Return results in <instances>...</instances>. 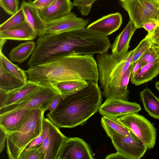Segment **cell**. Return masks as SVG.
Returning <instances> with one entry per match:
<instances>
[{"mask_svg":"<svg viewBox=\"0 0 159 159\" xmlns=\"http://www.w3.org/2000/svg\"><path fill=\"white\" fill-rule=\"evenodd\" d=\"M89 21L78 17L73 12L46 23L45 34H58L86 28Z\"/></svg>","mask_w":159,"mask_h":159,"instance_id":"11","label":"cell"},{"mask_svg":"<svg viewBox=\"0 0 159 159\" xmlns=\"http://www.w3.org/2000/svg\"><path fill=\"white\" fill-rule=\"evenodd\" d=\"M122 23V16L120 13L117 12L103 16L86 27L107 36L118 30Z\"/></svg>","mask_w":159,"mask_h":159,"instance_id":"13","label":"cell"},{"mask_svg":"<svg viewBox=\"0 0 159 159\" xmlns=\"http://www.w3.org/2000/svg\"><path fill=\"white\" fill-rule=\"evenodd\" d=\"M42 132L43 143L38 150L44 154V159H57L61 147L68 137L48 118H43Z\"/></svg>","mask_w":159,"mask_h":159,"instance_id":"8","label":"cell"},{"mask_svg":"<svg viewBox=\"0 0 159 159\" xmlns=\"http://www.w3.org/2000/svg\"><path fill=\"white\" fill-rule=\"evenodd\" d=\"M36 46L35 42L31 40L21 43L12 49L9 54V58L12 62L21 63L32 54Z\"/></svg>","mask_w":159,"mask_h":159,"instance_id":"23","label":"cell"},{"mask_svg":"<svg viewBox=\"0 0 159 159\" xmlns=\"http://www.w3.org/2000/svg\"><path fill=\"white\" fill-rule=\"evenodd\" d=\"M44 155L38 149L23 151L18 159H44Z\"/></svg>","mask_w":159,"mask_h":159,"instance_id":"32","label":"cell"},{"mask_svg":"<svg viewBox=\"0 0 159 159\" xmlns=\"http://www.w3.org/2000/svg\"><path fill=\"white\" fill-rule=\"evenodd\" d=\"M159 74V59L142 66L138 73L130 78L131 82L138 86L148 82Z\"/></svg>","mask_w":159,"mask_h":159,"instance_id":"21","label":"cell"},{"mask_svg":"<svg viewBox=\"0 0 159 159\" xmlns=\"http://www.w3.org/2000/svg\"><path fill=\"white\" fill-rule=\"evenodd\" d=\"M101 122L107 135L111 139L115 134L126 136L135 134L118 120V117L102 116Z\"/></svg>","mask_w":159,"mask_h":159,"instance_id":"19","label":"cell"},{"mask_svg":"<svg viewBox=\"0 0 159 159\" xmlns=\"http://www.w3.org/2000/svg\"><path fill=\"white\" fill-rule=\"evenodd\" d=\"M0 51H2V47L7 41V39H0Z\"/></svg>","mask_w":159,"mask_h":159,"instance_id":"42","label":"cell"},{"mask_svg":"<svg viewBox=\"0 0 159 159\" xmlns=\"http://www.w3.org/2000/svg\"><path fill=\"white\" fill-rule=\"evenodd\" d=\"M157 22L158 23V25H159V12L158 13L157 16Z\"/></svg>","mask_w":159,"mask_h":159,"instance_id":"45","label":"cell"},{"mask_svg":"<svg viewBox=\"0 0 159 159\" xmlns=\"http://www.w3.org/2000/svg\"><path fill=\"white\" fill-rule=\"evenodd\" d=\"M54 0H35L32 1V3L39 10H43L48 7Z\"/></svg>","mask_w":159,"mask_h":159,"instance_id":"36","label":"cell"},{"mask_svg":"<svg viewBox=\"0 0 159 159\" xmlns=\"http://www.w3.org/2000/svg\"><path fill=\"white\" fill-rule=\"evenodd\" d=\"M155 47L159 56V45H157L155 44Z\"/></svg>","mask_w":159,"mask_h":159,"instance_id":"44","label":"cell"},{"mask_svg":"<svg viewBox=\"0 0 159 159\" xmlns=\"http://www.w3.org/2000/svg\"><path fill=\"white\" fill-rule=\"evenodd\" d=\"M45 112L39 109L30 110L19 130L6 134L7 152L9 159H18L26 146L40 135Z\"/></svg>","mask_w":159,"mask_h":159,"instance_id":"4","label":"cell"},{"mask_svg":"<svg viewBox=\"0 0 159 159\" xmlns=\"http://www.w3.org/2000/svg\"><path fill=\"white\" fill-rule=\"evenodd\" d=\"M7 141L6 134L2 129L0 127V153L3 150L5 145L6 141Z\"/></svg>","mask_w":159,"mask_h":159,"instance_id":"40","label":"cell"},{"mask_svg":"<svg viewBox=\"0 0 159 159\" xmlns=\"http://www.w3.org/2000/svg\"><path fill=\"white\" fill-rule=\"evenodd\" d=\"M105 159H129V158L126 155L118 152L107 155Z\"/></svg>","mask_w":159,"mask_h":159,"instance_id":"39","label":"cell"},{"mask_svg":"<svg viewBox=\"0 0 159 159\" xmlns=\"http://www.w3.org/2000/svg\"><path fill=\"white\" fill-rule=\"evenodd\" d=\"M43 141V134L42 131L40 135L30 142L26 146L23 151H25L29 150L38 149L42 146Z\"/></svg>","mask_w":159,"mask_h":159,"instance_id":"34","label":"cell"},{"mask_svg":"<svg viewBox=\"0 0 159 159\" xmlns=\"http://www.w3.org/2000/svg\"><path fill=\"white\" fill-rule=\"evenodd\" d=\"M120 1H123L125 0H119Z\"/></svg>","mask_w":159,"mask_h":159,"instance_id":"46","label":"cell"},{"mask_svg":"<svg viewBox=\"0 0 159 159\" xmlns=\"http://www.w3.org/2000/svg\"><path fill=\"white\" fill-rule=\"evenodd\" d=\"M30 110H20L0 116V127L6 134L19 130L23 125Z\"/></svg>","mask_w":159,"mask_h":159,"instance_id":"17","label":"cell"},{"mask_svg":"<svg viewBox=\"0 0 159 159\" xmlns=\"http://www.w3.org/2000/svg\"><path fill=\"white\" fill-rule=\"evenodd\" d=\"M131 73V65L124 74L121 82L122 89L126 101L129 100V91L128 89V85L130 78Z\"/></svg>","mask_w":159,"mask_h":159,"instance_id":"33","label":"cell"},{"mask_svg":"<svg viewBox=\"0 0 159 159\" xmlns=\"http://www.w3.org/2000/svg\"><path fill=\"white\" fill-rule=\"evenodd\" d=\"M98 0H74V6L76 7L83 16H87L89 13L92 5Z\"/></svg>","mask_w":159,"mask_h":159,"instance_id":"29","label":"cell"},{"mask_svg":"<svg viewBox=\"0 0 159 159\" xmlns=\"http://www.w3.org/2000/svg\"><path fill=\"white\" fill-rule=\"evenodd\" d=\"M155 85L156 89L159 91V81L156 82Z\"/></svg>","mask_w":159,"mask_h":159,"instance_id":"43","label":"cell"},{"mask_svg":"<svg viewBox=\"0 0 159 159\" xmlns=\"http://www.w3.org/2000/svg\"><path fill=\"white\" fill-rule=\"evenodd\" d=\"M144 108L148 114L159 120V99L149 89H144L139 94Z\"/></svg>","mask_w":159,"mask_h":159,"instance_id":"22","label":"cell"},{"mask_svg":"<svg viewBox=\"0 0 159 159\" xmlns=\"http://www.w3.org/2000/svg\"><path fill=\"white\" fill-rule=\"evenodd\" d=\"M145 37L149 39L155 44L159 45V25L153 31L148 33Z\"/></svg>","mask_w":159,"mask_h":159,"instance_id":"35","label":"cell"},{"mask_svg":"<svg viewBox=\"0 0 159 159\" xmlns=\"http://www.w3.org/2000/svg\"><path fill=\"white\" fill-rule=\"evenodd\" d=\"M157 0V2H158V3H159V0Z\"/></svg>","mask_w":159,"mask_h":159,"instance_id":"47","label":"cell"},{"mask_svg":"<svg viewBox=\"0 0 159 159\" xmlns=\"http://www.w3.org/2000/svg\"><path fill=\"white\" fill-rule=\"evenodd\" d=\"M120 4L137 29L143 28L148 22H157L159 3L157 0H125Z\"/></svg>","mask_w":159,"mask_h":159,"instance_id":"6","label":"cell"},{"mask_svg":"<svg viewBox=\"0 0 159 159\" xmlns=\"http://www.w3.org/2000/svg\"><path fill=\"white\" fill-rule=\"evenodd\" d=\"M133 54L132 50L121 58L116 57L107 52L97 54L98 80L102 95L106 99L118 98L126 100L122 89L121 82L132 62Z\"/></svg>","mask_w":159,"mask_h":159,"instance_id":"3","label":"cell"},{"mask_svg":"<svg viewBox=\"0 0 159 159\" xmlns=\"http://www.w3.org/2000/svg\"><path fill=\"white\" fill-rule=\"evenodd\" d=\"M111 139L117 151L126 155L129 159H140L148 149L146 146L135 134L131 136H126L115 134Z\"/></svg>","mask_w":159,"mask_h":159,"instance_id":"9","label":"cell"},{"mask_svg":"<svg viewBox=\"0 0 159 159\" xmlns=\"http://www.w3.org/2000/svg\"><path fill=\"white\" fill-rule=\"evenodd\" d=\"M158 25L157 22L150 21L145 23L143 25V28L148 33L153 31Z\"/></svg>","mask_w":159,"mask_h":159,"instance_id":"41","label":"cell"},{"mask_svg":"<svg viewBox=\"0 0 159 159\" xmlns=\"http://www.w3.org/2000/svg\"><path fill=\"white\" fill-rule=\"evenodd\" d=\"M59 93L51 86L39 84L21 101L0 108V116L22 109H39L45 112L52 101Z\"/></svg>","mask_w":159,"mask_h":159,"instance_id":"5","label":"cell"},{"mask_svg":"<svg viewBox=\"0 0 159 159\" xmlns=\"http://www.w3.org/2000/svg\"><path fill=\"white\" fill-rule=\"evenodd\" d=\"M141 110L140 105L136 102L111 98L106 99L98 111L102 116L119 117L131 113H138Z\"/></svg>","mask_w":159,"mask_h":159,"instance_id":"12","label":"cell"},{"mask_svg":"<svg viewBox=\"0 0 159 159\" xmlns=\"http://www.w3.org/2000/svg\"><path fill=\"white\" fill-rule=\"evenodd\" d=\"M18 0H0V7L9 15H12L18 10Z\"/></svg>","mask_w":159,"mask_h":159,"instance_id":"31","label":"cell"},{"mask_svg":"<svg viewBox=\"0 0 159 159\" xmlns=\"http://www.w3.org/2000/svg\"><path fill=\"white\" fill-rule=\"evenodd\" d=\"M141 59V57L135 61L131 63L130 78L134 77L141 69L142 67Z\"/></svg>","mask_w":159,"mask_h":159,"instance_id":"37","label":"cell"},{"mask_svg":"<svg viewBox=\"0 0 159 159\" xmlns=\"http://www.w3.org/2000/svg\"><path fill=\"white\" fill-rule=\"evenodd\" d=\"M118 119L139 139L148 149L154 148L156 139V130L153 125L148 119L138 113L123 115Z\"/></svg>","mask_w":159,"mask_h":159,"instance_id":"7","label":"cell"},{"mask_svg":"<svg viewBox=\"0 0 159 159\" xmlns=\"http://www.w3.org/2000/svg\"><path fill=\"white\" fill-rule=\"evenodd\" d=\"M153 43L149 39L145 37L134 50L133 61L134 62L141 57L151 47Z\"/></svg>","mask_w":159,"mask_h":159,"instance_id":"28","label":"cell"},{"mask_svg":"<svg viewBox=\"0 0 159 159\" xmlns=\"http://www.w3.org/2000/svg\"><path fill=\"white\" fill-rule=\"evenodd\" d=\"M137 29L130 20L111 45V54L113 56L117 58H121L125 55L128 52L131 38Z\"/></svg>","mask_w":159,"mask_h":159,"instance_id":"15","label":"cell"},{"mask_svg":"<svg viewBox=\"0 0 159 159\" xmlns=\"http://www.w3.org/2000/svg\"><path fill=\"white\" fill-rule=\"evenodd\" d=\"M39 84L29 80L22 87L6 93L5 100L1 107L18 102L31 93Z\"/></svg>","mask_w":159,"mask_h":159,"instance_id":"20","label":"cell"},{"mask_svg":"<svg viewBox=\"0 0 159 159\" xmlns=\"http://www.w3.org/2000/svg\"><path fill=\"white\" fill-rule=\"evenodd\" d=\"M25 83L7 71L0 65V90L8 93L22 87Z\"/></svg>","mask_w":159,"mask_h":159,"instance_id":"25","label":"cell"},{"mask_svg":"<svg viewBox=\"0 0 159 159\" xmlns=\"http://www.w3.org/2000/svg\"><path fill=\"white\" fill-rule=\"evenodd\" d=\"M0 63L3 68L7 71L20 80L26 82L28 77L25 71L13 64L0 51Z\"/></svg>","mask_w":159,"mask_h":159,"instance_id":"26","label":"cell"},{"mask_svg":"<svg viewBox=\"0 0 159 159\" xmlns=\"http://www.w3.org/2000/svg\"><path fill=\"white\" fill-rule=\"evenodd\" d=\"M62 99L61 96L59 93L52 101L47 107V110L49 111L50 112L54 111L58 106Z\"/></svg>","mask_w":159,"mask_h":159,"instance_id":"38","label":"cell"},{"mask_svg":"<svg viewBox=\"0 0 159 159\" xmlns=\"http://www.w3.org/2000/svg\"><path fill=\"white\" fill-rule=\"evenodd\" d=\"M20 7L23 10L26 21L37 33L38 37L45 34L46 23L40 16L39 10L32 3L31 0L28 2L23 0Z\"/></svg>","mask_w":159,"mask_h":159,"instance_id":"14","label":"cell"},{"mask_svg":"<svg viewBox=\"0 0 159 159\" xmlns=\"http://www.w3.org/2000/svg\"><path fill=\"white\" fill-rule=\"evenodd\" d=\"M25 71L28 80L40 85L52 86L69 80L98 83L99 80L97 61L92 54L63 53Z\"/></svg>","mask_w":159,"mask_h":159,"instance_id":"1","label":"cell"},{"mask_svg":"<svg viewBox=\"0 0 159 159\" xmlns=\"http://www.w3.org/2000/svg\"><path fill=\"white\" fill-rule=\"evenodd\" d=\"M73 6L70 0H55L47 8L39 10V13L43 20L47 23L70 13Z\"/></svg>","mask_w":159,"mask_h":159,"instance_id":"16","label":"cell"},{"mask_svg":"<svg viewBox=\"0 0 159 159\" xmlns=\"http://www.w3.org/2000/svg\"><path fill=\"white\" fill-rule=\"evenodd\" d=\"M25 15L20 7L18 11L0 25V32H2L17 27L25 21Z\"/></svg>","mask_w":159,"mask_h":159,"instance_id":"27","label":"cell"},{"mask_svg":"<svg viewBox=\"0 0 159 159\" xmlns=\"http://www.w3.org/2000/svg\"><path fill=\"white\" fill-rule=\"evenodd\" d=\"M102 95L98 83H89L77 93L62 98L56 109L47 116L59 128L83 125L98 111Z\"/></svg>","mask_w":159,"mask_h":159,"instance_id":"2","label":"cell"},{"mask_svg":"<svg viewBox=\"0 0 159 159\" xmlns=\"http://www.w3.org/2000/svg\"><path fill=\"white\" fill-rule=\"evenodd\" d=\"M141 57L142 66L159 59V56L155 48L154 43H152Z\"/></svg>","mask_w":159,"mask_h":159,"instance_id":"30","label":"cell"},{"mask_svg":"<svg viewBox=\"0 0 159 159\" xmlns=\"http://www.w3.org/2000/svg\"><path fill=\"white\" fill-rule=\"evenodd\" d=\"M88 83L84 81L69 80L59 82L53 87L61 95L62 98L75 94L87 87Z\"/></svg>","mask_w":159,"mask_h":159,"instance_id":"24","label":"cell"},{"mask_svg":"<svg viewBox=\"0 0 159 159\" xmlns=\"http://www.w3.org/2000/svg\"><path fill=\"white\" fill-rule=\"evenodd\" d=\"M94 159L90 146L78 137L67 138L62 145L57 159Z\"/></svg>","mask_w":159,"mask_h":159,"instance_id":"10","label":"cell"},{"mask_svg":"<svg viewBox=\"0 0 159 159\" xmlns=\"http://www.w3.org/2000/svg\"><path fill=\"white\" fill-rule=\"evenodd\" d=\"M37 36V33L26 21L15 28L0 32V39L7 40H32Z\"/></svg>","mask_w":159,"mask_h":159,"instance_id":"18","label":"cell"}]
</instances>
